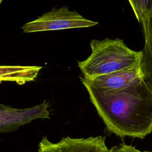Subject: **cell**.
<instances>
[{
    "label": "cell",
    "instance_id": "cell-1",
    "mask_svg": "<svg viewBox=\"0 0 152 152\" xmlns=\"http://www.w3.org/2000/svg\"><path fill=\"white\" fill-rule=\"evenodd\" d=\"M80 81L109 131L121 138H144L152 132V91L144 80L117 90H105Z\"/></svg>",
    "mask_w": 152,
    "mask_h": 152
},
{
    "label": "cell",
    "instance_id": "cell-2",
    "mask_svg": "<svg viewBox=\"0 0 152 152\" xmlns=\"http://www.w3.org/2000/svg\"><path fill=\"white\" fill-rule=\"evenodd\" d=\"M91 52L78 66L87 78L105 75L131 66L142 57V50L128 48L124 41L116 38L93 39L90 43Z\"/></svg>",
    "mask_w": 152,
    "mask_h": 152
},
{
    "label": "cell",
    "instance_id": "cell-3",
    "mask_svg": "<svg viewBox=\"0 0 152 152\" xmlns=\"http://www.w3.org/2000/svg\"><path fill=\"white\" fill-rule=\"evenodd\" d=\"M97 21L84 18L75 11H69L68 6L53 9L43 14L37 19L24 24L23 33L59 30L74 28L89 27L97 25Z\"/></svg>",
    "mask_w": 152,
    "mask_h": 152
},
{
    "label": "cell",
    "instance_id": "cell-4",
    "mask_svg": "<svg viewBox=\"0 0 152 152\" xmlns=\"http://www.w3.org/2000/svg\"><path fill=\"white\" fill-rule=\"evenodd\" d=\"M49 104L45 100L39 105L26 109H17L0 105V132L7 133L36 119L49 118Z\"/></svg>",
    "mask_w": 152,
    "mask_h": 152
},
{
    "label": "cell",
    "instance_id": "cell-5",
    "mask_svg": "<svg viewBox=\"0 0 152 152\" xmlns=\"http://www.w3.org/2000/svg\"><path fill=\"white\" fill-rule=\"evenodd\" d=\"M103 136L88 138L63 137L58 142L50 141L46 137L39 144L38 152H109Z\"/></svg>",
    "mask_w": 152,
    "mask_h": 152
},
{
    "label": "cell",
    "instance_id": "cell-6",
    "mask_svg": "<svg viewBox=\"0 0 152 152\" xmlns=\"http://www.w3.org/2000/svg\"><path fill=\"white\" fill-rule=\"evenodd\" d=\"M84 78L95 88L105 90H117L137 84L143 80L141 60L127 68L89 78Z\"/></svg>",
    "mask_w": 152,
    "mask_h": 152
},
{
    "label": "cell",
    "instance_id": "cell-7",
    "mask_svg": "<svg viewBox=\"0 0 152 152\" xmlns=\"http://www.w3.org/2000/svg\"><path fill=\"white\" fill-rule=\"evenodd\" d=\"M144 35V46L142 50L141 68L143 80L152 91V14L141 23Z\"/></svg>",
    "mask_w": 152,
    "mask_h": 152
},
{
    "label": "cell",
    "instance_id": "cell-8",
    "mask_svg": "<svg viewBox=\"0 0 152 152\" xmlns=\"http://www.w3.org/2000/svg\"><path fill=\"white\" fill-rule=\"evenodd\" d=\"M39 66L1 65L0 67V81H15L19 85L33 81L42 69Z\"/></svg>",
    "mask_w": 152,
    "mask_h": 152
},
{
    "label": "cell",
    "instance_id": "cell-9",
    "mask_svg": "<svg viewBox=\"0 0 152 152\" xmlns=\"http://www.w3.org/2000/svg\"><path fill=\"white\" fill-rule=\"evenodd\" d=\"M137 21L141 24L152 14V0H128Z\"/></svg>",
    "mask_w": 152,
    "mask_h": 152
},
{
    "label": "cell",
    "instance_id": "cell-10",
    "mask_svg": "<svg viewBox=\"0 0 152 152\" xmlns=\"http://www.w3.org/2000/svg\"><path fill=\"white\" fill-rule=\"evenodd\" d=\"M109 152H151L150 151H140L131 145L121 143L113 146L109 149Z\"/></svg>",
    "mask_w": 152,
    "mask_h": 152
},
{
    "label": "cell",
    "instance_id": "cell-11",
    "mask_svg": "<svg viewBox=\"0 0 152 152\" xmlns=\"http://www.w3.org/2000/svg\"><path fill=\"white\" fill-rule=\"evenodd\" d=\"M2 1H3V0H0V4H1V3L2 2Z\"/></svg>",
    "mask_w": 152,
    "mask_h": 152
}]
</instances>
